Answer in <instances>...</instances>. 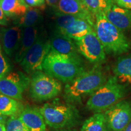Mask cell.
<instances>
[{
  "label": "cell",
  "mask_w": 131,
  "mask_h": 131,
  "mask_svg": "<svg viewBox=\"0 0 131 131\" xmlns=\"http://www.w3.org/2000/svg\"><path fill=\"white\" fill-rule=\"evenodd\" d=\"M2 44L6 55L12 57L19 48L23 35V29L18 26L2 29Z\"/></svg>",
  "instance_id": "9a60e30c"
},
{
  "label": "cell",
  "mask_w": 131,
  "mask_h": 131,
  "mask_svg": "<svg viewBox=\"0 0 131 131\" xmlns=\"http://www.w3.org/2000/svg\"><path fill=\"white\" fill-rule=\"evenodd\" d=\"M105 1L107 3L108 6L112 4H115V0H105Z\"/></svg>",
  "instance_id": "1f68e13d"
},
{
  "label": "cell",
  "mask_w": 131,
  "mask_h": 131,
  "mask_svg": "<svg viewBox=\"0 0 131 131\" xmlns=\"http://www.w3.org/2000/svg\"><path fill=\"white\" fill-rule=\"evenodd\" d=\"M46 1L47 4L49 6L55 7L58 4L59 0H46Z\"/></svg>",
  "instance_id": "f546056e"
},
{
  "label": "cell",
  "mask_w": 131,
  "mask_h": 131,
  "mask_svg": "<svg viewBox=\"0 0 131 131\" xmlns=\"http://www.w3.org/2000/svg\"><path fill=\"white\" fill-rule=\"evenodd\" d=\"M124 131H131V121L130 122V123L128 125V126L126 127V129H125V130Z\"/></svg>",
  "instance_id": "e575fe53"
},
{
  "label": "cell",
  "mask_w": 131,
  "mask_h": 131,
  "mask_svg": "<svg viewBox=\"0 0 131 131\" xmlns=\"http://www.w3.org/2000/svg\"><path fill=\"white\" fill-rule=\"evenodd\" d=\"M0 131H6L5 124L0 123Z\"/></svg>",
  "instance_id": "836d02e7"
},
{
  "label": "cell",
  "mask_w": 131,
  "mask_h": 131,
  "mask_svg": "<svg viewBox=\"0 0 131 131\" xmlns=\"http://www.w3.org/2000/svg\"><path fill=\"white\" fill-rule=\"evenodd\" d=\"M42 70L47 75L66 84L86 71L82 57H69L51 50L42 64Z\"/></svg>",
  "instance_id": "7a4b0ae2"
},
{
  "label": "cell",
  "mask_w": 131,
  "mask_h": 131,
  "mask_svg": "<svg viewBox=\"0 0 131 131\" xmlns=\"http://www.w3.org/2000/svg\"><path fill=\"white\" fill-rule=\"evenodd\" d=\"M53 131H77L75 129H72V128L70 129H58V130H53Z\"/></svg>",
  "instance_id": "d6a6232c"
},
{
  "label": "cell",
  "mask_w": 131,
  "mask_h": 131,
  "mask_svg": "<svg viewBox=\"0 0 131 131\" xmlns=\"http://www.w3.org/2000/svg\"><path fill=\"white\" fill-rule=\"evenodd\" d=\"M55 7L57 12L80 16L94 26L95 16L85 7L81 0H59Z\"/></svg>",
  "instance_id": "8fae6325"
},
{
  "label": "cell",
  "mask_w": 131,
  "mask_h": 131,
  "mask_svg": "<svg viewBox=\"0 0 131 131\" xmlns=\"http://www.w3.org/2000/svg\"><path fill=\"white\" fill-rule=\"evenodd\" d=\"M94 30L107 54L119 55L130 49V43L123 32L111 23L104 13L95 15Z\"/></svg>",
  "instance_id": "3957f363"
},
{
  "label": "cell",
  "mask_w": 131,
  "mask_h": 131,
  "mask_svg": "<svg viewBox=\"0 0 131 131\" xmlns=\"http://www.w3.org/2000/svg\"><path fill=\"white\" fill-rule=\"evenodd\" d=\"M126 85L119 83L115 76H111L103 86L91 95L86 107L94 113L104 112L126 96Z\"/></svg>",
  "instance_id": "5b68a950"
},
{
  "label": "cell",
  "mask_w": 131,
  "mask_h": 131,
  "mask_svg": "<svg viewBox=\"0 0 131 131\" xmlns=\"http://www.w3.org/2000/svg\"><path fill=\"white\" fill-rule=\"evenodd\" d=\"M74 41L78 52L90 63L100 64L106 59V52L94 30Z\"/></svg>",
  "instance_id": "9c48e42d"
},
{
  "label": "cell",
  "mask_w": 131,
  "mask_h": 131,
  "mask_svg": "<svg viewBox=\"0 0 131 131\" xmlns=\"http://www.w3.org/2000/svg\"><path fill=\"white\" fill-rule=\"evenodd\" d=\"M5 126L6 131H30L18 116L8 118Z\"/></svg>",
  "instance_id": "d4e9b609"
},
{
  "label": "cell",
  "mask_w": 131,
  "mask_h": 131,
  "mask_svg": "<svg viewBox=\"0 0 131 131\" xmlns=\"http://www.w3.org/2000/svg\"><path fill=\"white\" fill-rule=\"evenodd\" d=\"M50 50V40L39 36L20 63L22 68L27 73L32 74L38 70H42V64Z\"/></svg>",
  "instance_id": "52a82bcc"
},
{
  "label": "cell",
  "mask_w": 131,
  "mask_h": 131,
  "mask_svg": "<svg viewBox=\"0 0 131 131\" xmlns=\"http://www.w3.org/2000/svg\"><path fill=\"white\" fill-rule=\"evenodd\" d=\"M93 30H94L92 24L86 19L79 18L60 33L72 40H77L84 37Z\"/></svg>",
  "instance_id": "e0dca14e"
},
{
  "label": "cell",
  "mask_w": 131,
  "mask_h": 131,
  "mask_svg": "<svg viewBox=\"0 0 131 131\" xmlns=\"http://www.w3.org/2000/svg\"><path fill=\"white\" fill-rule=\"evenodd\" d=\"M80 16L62 14L56 12V29L57 31L61 32L66 29L70 24L77 19L79 18Z\"/></svg>",
  "instance_id": "cb8c5ba5"
},
{
  "label": "cell",
  "mask_w": 131,
  "mask_h": 131,
  "mask_svg": "<svg viewBox=\"0 0 131 131\" xmlns=\"http://www.w3.org/2000/svg\"><path fill=\"white\" fill-rule=\"evenodd\" d=\"M50 50L61 55L81 57L74 41L56 31L50 40Z\"/></svg>",
  "instance_id": "4fadbf2b"
},
{
  "label": "cell",
  "mask_w": 131,
  "mask_h": 131,
  "mask_svg": "<svg viewBox=\"0 0 131 131\" xmlns=\"http://www.w3.org/2000/svg\"><path fill=\"white\" fill-rule=\"evenodd\" d=\"M113 72L119 83L131 84V55L118 58Z\"/></svg>",
  "instance_id": "ac0fdd59"
},
{
  "label": "cell",
  "mask_w": 131,
  "mask_h": 131,
  "mask_svg": "<svg viewBox=\"0 0 131 131\" xmlns=\"http://www.w3.org/2000/svg\"><path fill=\"white\" fill-rule=\"evenodd\" d=\"M18 117L30 131H47L45 119L37 107H24Z\"/></svg>",
  "instance_id": "5bb4252c"
},
{
  "label": "cell",
  "mask_w": 131,
  "mask_h": 131,
  "mask_svg": "<svg viewBox=\"0 0 131 131\" xmlns=\"http://www.w3.org/2000/svg\"><path fill=\"white\" fill-rule=\"evenodd\" d=\"M81 131H109L104 112L95 113L86 119L82 125Z\"/></svg>",
  "instance_id": "7402d4cb"
},
{
  "label": "cell",
  "mask_w": 131,
  "mask_h": 131,
  "mask_svg": "<svg viewBox=\"0 0 131 131\" xmlns=\"http://www.w3.org/2000/svg\"><path fill=\"white\" fill-rule=\"evenodd\" d=\"M42 20V13L40 9L29 7L23 15L14 19V24L21 28L38 26Z\"/></svg>",
  "instance_id": "ffe728a7"
},
{
  "label": "cell",
  "mask_w": 131,
  "mask_h": 131,
  "mask_svg": "<svg viewBox=\"0 0 131 131\" xmlns=\"http://www.w3.org/2000/svg\"><path fill=\"white\" fill-rule=\"evenodd\" d=\"M104 13L108 20L122 32L131 29V10L112 4Z\"/></svg>",
  "instance_id": "7c38bea8"
},
{
  "label": "cell",
  "mask_w": 131,
  "mask_h": 131,
  "mask_svg": "<svg viewBox=\"0 0 131 131\" xmlns=\"http://www.w3.org/2000/svg\"><path fill=\"white\" fill-rule=\"evenodd\" d=\"M39 28L38 26L24 28L19 48L15 53V61L20 63L24 55L34 45L39 37Z\"/></svg>",
  "instance_id": "2e32d148"
},
{
  "label": "cell",
  "mask_w": 131,
  "mask_h": 131,
  "mask_svg": "<svg viewBox=\"0 0 131 131\" xmlns=\"http://www.w3.org/2000/svg\"><path fill=\"white\" fill-rule=\"evenodd\" d=\"M115 4L119 7L131 10V0H115Z\"/></svg>",
  "instance_id": "83f0119b"
},
{
  "label": "cell",
  "mask_w": 131,
  "mask_h": 131,
  "mask_svg": "<svg viewBox=\"0 0 131 131\" xmlns=\"http://www.w3.org/2000/svg\"><path fill=\"white\" fill-rule=\"evenodd\" d=\"M8 24L7 17L4 14L1 4H0V25L1 26H7Z\"/></svg>",
  "instance_id": "f1b7e54d"
},
{
  "label": "cell",
  "mask_w": 131,
  "mask_h": 131,
  "mask_svg": "<svg viewBox=\"0 0 131 131\" xmlns=\"http://www.w3.org/2000/svg\"><path fill=\"white\" fill-rule=\"evenodd\" d=\"M8 118L9 117H7V116H5L0 113V123L6 124Z\"/></svg>",
  "instance_id": "4dcf8cb0"
},
{
  "label": "cell",
  "mask_w": 131,
  "mask_h": 131,
  "mask_svg": "<svg viewBox=\"0 0 131 131\" xmlns=\"http://www.w3.org/2000/svg\"><path fill=\"white\" fill-rule=\"evenodd\" d=\"M0 4L6 16L14 19L23 15L29 8L24 0H0Z\"/></svg>",
  "instance_id": "d6986e66"
},
{
  "label": "cell",
  "mask_w": 131,
  "mask_h": 131,
  "mask_svg": "<svg viewBox=\"0 0 131 131\" xmlns=\"http://www.w3.org/2000/svg\"><path fill=\"white\" fill-rule=\"evenodd\" d=\"M109 131H124L131 121V101L122 100L104 112Z\"/></svg>",
  "instance_id": "ba28073f"
},
{
  "label": "cell",
  "mask_w": 131,
  "mask_h": 131,
  "mask_svg": "<svg viewBox=\"0 0 131 131\" xmlns=\"http://www.w3.org/2000/svg\"><path fill=\"white\" fill-rule=\"evenodd\" d=\"M46 125L53 130L70 129L79 124L80 115L72 104L56 99L39 108Z\"/></svg>",
  "instance_id": "277c9868"
},
{
  "label": "cell",
  "mask_w": 131,
  "mask_h": 131,
  "mask_svg": "<svg viewBox=\"0 0 131 131\" xmlns=\"http://www.w3.org/2000/svg\"><path fill=\"white\" fill-rule=\"evenodd\" d=\"M85 7L95 16L99 12H104L108 7L105 0H81Z\"/></svg>",
  "instance_id": "603a6c76"
},
{
  "label": "cell",
  "mask_w": 131,
  "mask_h": 131,
  "mask_svg": "<svg viewBox=\"0 0 131 131\" xmlns=\"http://www.w3.org/2000/svg\"><path fill=\"white\" fill-rule=\"evenodd\" d=\"M100 64L84 71L74 80L67 83L64 89V98L70 104L80 103L86 96L92 95L107 81Z\"/></svg>",
  "instance_id": "6da1fadb"
},
{
  "label": "cell",
  "mask_w": 131,
  "mask_h": 131,
  "mask_svg": "<svg viewBox=\"0 0 131 131\" xmlns=\"http://www.w3.org/2000/svg\"><path fill=\"white\" fill-rule=\"evenodd\" d=\"M24 109L19 100L0 93V113L8 117L18 116Z\"/></svg>",
  "instance_id": "44dd1931"
},
{
  "label": "cell",
  "mask_w": 131,
  "mask_h": 131,
  "mask_svg": "<svg viewBox=\"0 0 131 131\" xmlns=\"http://www.w3.org/2000/svg\"><path fill=\"white\" fill-rule=\"evenodd\" d=\"M29 7H43L45 6V0H24Z\"/></svg>",
  "instance_id": "4316f807"
},
{
  "label": "cell",
  "mask_w": 131,
  "mask_h": 131,
  "mask_svg": "<svg viewBox=\"0 0 131 131\" xmlns=\"http://www.w3.org/2000/svg\"><path fill=\"white\" fill-rule=\"evenodd\" d=\"M11 72V67L4 57L0 46V80Z\"/></svg>",
  "instance_id": "484cf974"
},
{
  "label": "cell",
  "mask_w": 131,
  "mask_h": 131,
  "mask_svg": "<svg viewBox=\"0 0 131 131\" xmlns=\"http://www.w3.org/2000/svg\"><path fill=\"white\" fill-rule=\"evenodd\" d=\"M30 78L19 71L10 72L0 80V93L21 100L24 91L30 86Z\"/></svg>",
  "instance_id": "30bf717a"
},
{
  "label": "cell",
  "mask_w": 131,
  "mask_h": 131,
  "mask_svg": "<svg viewBox=\"0 0 131 131\" xmlns=\"http://www.w3.org/2000/svg\"><path fill=\"white\" fill-rule=\"evenodd\" d=\"M61 91V83L42 70H38L32 74L29 93L34 100L43 101L52 100L58 96Z\"/></svg>",
  "instance_id": "8992f818"
}]
</instances>
